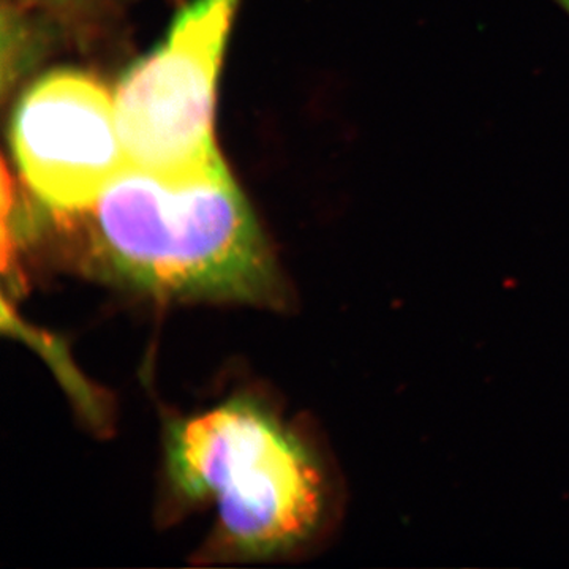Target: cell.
I'll list each match as a JSON object with an SVG mask.
<instances>
[{
  "label": "cell",
  "mask_w": 569,
  "mask_h": 569,
  "mask_svg": "<svg viewBox=\"0 0 569 569\" xmlns=\"http://www.w3.org/2000/svg\"><path fill=\"white\" fill-rule=\"evenodd\" d=\"M80 231L100 271L164 299L276 305L279 274L228 171L171 181L129 167L86 211Z\"/></svg>",
  "instance_id": "obj_1"
},
{
  "label": "cell",
  "mask_w": 569,
  "mask_h": 569,
  "mask_svg": "<svg viewBox=\"0 0 569 569\" xmlns=\"http://www.w3.org/2000/svg\"><path fill=\"white\" fill-rule=\"evenodd\" d=\"M167 473L179 496L216 505L220 538L242 557L299 548L335 511L320 452L249 397L174 422Z\"/></svg>",
  "instance_id": "obj_2"
},
{
  "label": "cell",
  "mask_w": 569,
  "mask_h": 569,
  "mask_svg": "<svg viewBox=\"0 0 569 569\" xmlns=\"http://www.w3.org/2000/svg\"><path fill=\"white\" fill-rule=\"evenodd\" d=\"M238 0H194L114 96L130 167L171 181L228 171L213 141L216 89Z\"/></svg>",
  "instance_id": "obj_3"
},
{
  "label": "cell",
  "mask_w": 569,
  "mask_h": 569,
  "mask_svg": "<svg viewBox=\"0 0 569 569\" xmlns=\"http://www.w3.org/2000/svg\"><path fill=\"white\" fill-rule=\"evenodd\" d=\"M11 140L22 178L62 222L86 211L130 167L114 97L80 71L37 81L14 111Z\"/></svg>",
  "instance_id": "obj_4"
},
{
  "label": "cell",
  "mask_w": 569,
  "mask_h": 569,
  "mask_svg": "<svg viewBox=\"0 0 569 569\" xmlns=\"http://www.w3.org/2000/svg\"><path fill=\"white\" fill-rule=\"evenodd\" d=\"M552 2L569 17V0H552Z\"/></svg>",
  "instance_id": "obj_5"
}]
</instances>
